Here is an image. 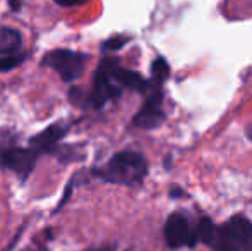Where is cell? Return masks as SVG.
I'll list each match as a JSON object with an SVG mask.
<instances>
[{"label":"cell","mask_w":252,"mask_h":251,"mask_svg":"<svg viewBox=\"0 0 252 251\" xmlns=\"http://www.w3.org/2000/svg\"><path fill=\"white\" fill-rule=\"evenodd\" d=\"M106 182L122 186H137L148 176V162L139 151H119L101 169L94 171Z\"/></svg>","instance_id":"6da1fadb"},{"label":"cell","mask_w":252,"mask_h":251,"mask_svg":"<svg viewBox=\"0 0 252 251\" xmlns=\"http://www.w3.org/2000/svg\"><path fill=\"white\" fill-rule=\"evenodd\" d=\"M117 66H120V62L115 57H105L98 66L93 79V90L88 97V104L93 108H101L106 102L122 95V86L113 77V71L117 69Z\"/></svg>","instance_id":"7a4b0ae2"},{"label":"cell","mask_w":252,"mask_h":251,"mask_svg":"<svg viewBox=\"0 0 252 251\" xmlns=\"http://www.w3.org/2000/svg\"><path fill=\"white\" fill-rule=\"evenodd\" d=\"M113 77L122 88H129V90L139 91V93H146L150 90V83L141 74H137L136 71L126 69L122 66H117V69L113 71Z\"/></svg>","instance_id":"52a82bcc"},{"label":"cell","mask_w":252,"mask_h":251,"mask_svg":"<svg viewBox=\"0 0 252 251\" xmlns=\"http://www.w3.org/2000/svg\"><path fill=\"white\" fill-rule=\"evenodd\" d=\"M23 45V36L17 30L9 26H0V54H16Z\"/></svg>","instance_id":"ba28073f"},{"label":"cell","mask_w":252,"mask_h":251,"mask_svg":"<svg viewBox=\"0 0 252 251\" xmlns=\"http://www.w3.org/2000/svg\"><path fill=\"white\" fill-rule=\"evenodd\" d=\"M242 251H252V227L249 229V232L246 234V238H244Z\"/></svg>","instance_id":"4fadbf2b"},{"label":"cell","mask_w":252,"mask_h":251,"mask_svg":"<svg viewBox=\"0 0 252 251\" xmlns=\"http://www.w3.org/2000/svg\"><path fill=\"white\" fill-rule=\"evenodd\" d=\"M163 234H165L166 245L172 250H179L182 246L194 248L196 245H199L196 227H190L187 217L182 214H172L166 218Z\"/></svg>","instance_id":"277c9868"},{"label":"cell","mask_w":252,"mask_h":251,"mask_svg":"<svg viewBox=\"0 0 252 251\" xmlns=\"http://www.w3.org/2000/svg\"><path fill=\"white\" fill-rule=\"evenodd\" d=\"M161 86L150 83V93L144 100L143 107L139 108L132 119V126L141 129H155L165 121V112H163V93L159 90Z\"/></svg>","instance_id":"5b68a950"},{"label":"cell","mask_w":252,"mask_h":251,"mask_svg":"<svg viewBox=\"0 0 252 251\" xmlns=\"http://www.w3.org/2000/svg\"><path fill=\"white\" fill-rule=\"evenodd\" d=\"M86 62H88L86 54H81V52H74V50H65V48L48 52V54H45L43 61H41L43 66L55 71L63 83H72L77 77L83 76Z\"/></svg>","instance_id":"3957f363"},{"label":"cell","mask_w":252,"mask_h":251,"mask_svg":"<svg viewBox=\"0 0 252 251\" xmlns=\"http://www.w3.org/2000/svg\"><path fill=\"white\" fill-rule=\"evenodd\" d=\"M168 194H170V198H173V200H180V198L187 196L186 191H184L182 188H179V186H173V188H170Z\"/></svg>","instance_id":"7c38bea8"},{"label":"cell","mask_w":252,"mask_h":251,"mask_svg":"<svg viewBox=\"0 0 252 251\" xmlns=\"http://www.w3.org/2000/svg\"><path fill=\"white\" fill-rule=\"evenodd\" d=\"M55 2L62 7H74V5H79V3H84L86 0H55Z\"/></svg>","instance_id":"5bb4252c"},{"label":"cell","mask_w":252,"mask_h":251,"mask_svg":"<svg viewBox=\"0 0 252 251\" xmlns=\"http://www.w3.org/2000/svg\"><path fill=\"white\" fill-rule=\"evenodd\" d=\"M151 76H153V84H158L161 86L170 76V66L168 62L165 61L163 57L155 59L151 64Z\"/></svg>","instance_id":"9c48e42d"},{"label":"cell","mask_w":252,"mask_h":251,"mask_svg":"<svg viewBox=\"0 0 252 251\" xmlns=\"http://www.w3.org/2000/svg\"><path fill=\"white\" fill-rule=\"evenodd\" d=\"M67 133H69V124L67 122H55V124L47 126L41 133L34 134L30 140V144L31 148H34L38 151H47L55 146Z\"/></svg>","instance_id":"8992f818"},{"label":"cell","mask_w":252,"mask_h":251,"mask_svg":"<svg viewBox=\"0 0 252 251\" xmlns=\"http://www.w3.org/2000/svg\"><path fill=\"white\" fill-rule=\"evenodd\" d=\"M129 41H130V38L126 36V35H117V36H112V38H108V40L103 41V50L117 52V50H120V48L126 47Z\"/></svg>","instance_id":"8fae6325"},{"label":"cell","mask_w":252,"mask_h":251,"mask_svg":"<svg viewBox=\"0 0 252 251\" xmlns=\"http://www.w3.org/2000/svg\"><path fill=\"white\" fill-rule=\"evenodd\" d=\"M24 55L23 54H10L5 57H0V72H7V71H12L16 67H19L24 62Z\"/></svg>","instance_id":"30bf717a"},{"label":"cell","mask_w":252,"mask_h":251,"mask_svg":"<svg viewBox=\"0 0 252 251\" xmlns=\"http://www.w3.org/2000/svg\"><path fill=\"white\" fill-rule=\"evenodd\" d=\"M246 136H247V140H251V141H252V122L249 124V127H247V131H246Z\"/></svg>","instance_id":"9a60e30c"},{"label":"cell","mask_w":252,"mask_h":251,"mask_svg":"<svg viewBox=\"0 0 252 251\" xmlns=\"http://www.w3.org/2000/svg\"><path fill=\"white\" fill-rule=\"evenodd\" d=\"M86 251H112V250H106V248H101V250H86Z\"/></svg>","instance_id":"e0dca14e"},{"label":"cell","mask_w":252,"mask_h":251,"mask_svg":"<svg viewBox=\"0 0 252 251\" xmlns=\"http://www.w3.org/2000/svg\"><path fill=\"white\" fill-rule=\"evenodd\" d=\"M19 7H21V3L17 2V0H12V9L14 10H19Z\"/></svg>","instance_id":"2e32d148"},{"label":"cell","mask_w":252,"mask_h":251,"mask_svg":"<svg viewBox=\"0 0 252 251\" xmlns=\"http://www.w3.org/2000/svg\"><path fill=\"white\" fill-rule=\"evenodd\" d=\"M31 251H48V250H31Z\"/></svg>","instance_id":"ac0fdd59"}]
</instances>
